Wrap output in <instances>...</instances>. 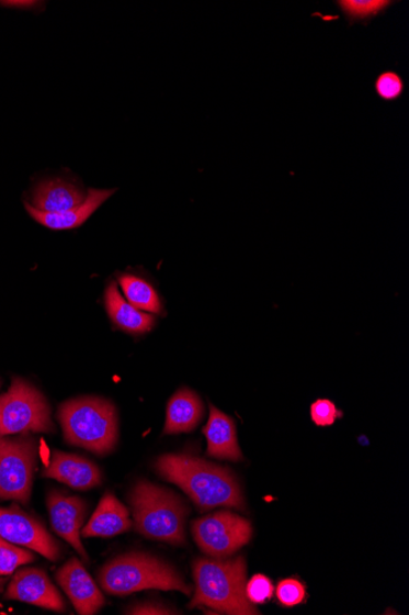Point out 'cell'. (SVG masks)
<instances>
[{
    "label": "cell",
    "instance_id": "1",
    "mask_svg": "<svg viewBox=\"0 0 409 615\" xmlns=\"http://www.w3.org/2000/svg\"><path fill=\"white\" fill-rule=\"evenodd\" d=\"M157 472L177 484L201 510L225 506L245 510L242 489L225 467L192 455H164L156 462Z\"/></svg>",
    "mask_w": 409,
    "mask_h": 615
},
{
    "label": "cell",
    "instance_id": "2",
    "mask_svg": "<svg viewBox=\"0 0 409 615\" xmlns=\"http://www.w3.org/2000/svg\"><path fill=\"white\" fill-rule=\"evenodd\" d=\"M193 577L196 591L189 607H207L234 615L259 614L247 597V564L243 557L232 560L196 559Z\"/></svg>",
    "mask_w": 409,
    "mask_h": 615
},
{
    "label": "cell",
    "instance_id": "3",
    "mask_svg": "<svg viewBox=\"0 0 409 615\" xmlns=\"http://www.w3.org/2000/svg\"><path fill=\"white\" fill-rule=\"evenodd\" d=\"M135 530L144 537L185 545V518L189 508L171 490L140 481L129 495Z\"/></svg>",
    "mask_w": 409,
    "mask_h": 615
},
{
    "label": "cell",
    "instance_id": "4",
    "mask_svg": "<svg viewBox=\"0 0 409 615\" xmlns=\"http://www.w3.org/2000/svg\"><path fill=\"white\" fill-rule=\"evenodd\" d=\"M57 418L65 439L99 456L109 455L118 441V416L103 399L71 400L59 406Z\"/></svg>",
    "mask_w": 409,
    "mask_h": 615
},
{
    "label": "cell",
    "instance_id": "5",
    "mask_svg": "<svg viewBox=\"0 0 409 615\" xmlns=\"http://www.w3.org/2000/svg\"><path fill=\"white\" fill-rule=\"evenodd\" d=\"M100 585L113 596L143 590L180 591L191 594L183 578L166 561L144 552H130L107 562L99 573Z\"/></svg>",
    "mask_w": 409,
    "mask_h": 615
},
{
    "label": "cell",
    "instance_id": "6",
    "mask_svg": "<svg viewBox=\"0 0 409 615\" xmlns=\"http://www.w3.org/2000/svg\"><path fill=\"white\" fill-rule=\"evenodd\" d=\"M54 432L45 395L33 384L14 379L12 388L0 395V435Z\"/></svg>",
    "mask_w": 409,
    "mask_h": 615
},
{
    "label": "cell",
    "instance_id": "7",
    "mask_svg": "<svg viewBox=\"0 0 409 615\" xmlns=\"http://www.w3.org/2000/svg\"><path fill=\"white\" fill-rule=\"evenodd\" d=\"M37 444L33 437L0 435V499L27 504L33 490Z\"/></svg>",
    "mask_w": 409,
    "mask_h": 615
},
{
    "label": "cell",
    "instance_id": "8",
    "mask_svg": "<svg viewBox=\"0 0 409 615\" xmlns=\"http://www.w3.org/2000/svg\"><path fill=\"white\" fill-rule=\"evenodd\" d=\"M193 537L198 548L213 558H226L245 547L253 535L248 519L228 511L195 519Z\"/></svg>",
    "mask_w": 409,
    "mask_h": 615
},
{
    "label": "cell",
    "instance_id": "9",
    "mask_svg": "<svg viewBox=\"0 0 409 615\" xmlns=\"http://www.w3.org/2000/svg\"><path fill=\"white\" fill-rule=\"evenodd\" d=\"M0 537L10 544L33 549L52 561L61 557L60 547L46 527L16 506L0 508Z\"/></svg>",
    "mask_w": 409,
    "mask_h": 615
},
{
    "label": "cell",
    "instance_id": "10",
    "mask_svg": "<svg viewBox=\"0 0 409 615\" xmlns=\"http://www.w3.org/2000/svg\"><path fill=\"white\" fill-rule=\"evenodd\" d=\"M4 597L34 604V606L49 611L66 612L65 600L46 572L39 569L27 568L18 571L10 581Z\"/></svg>",
    "mask_w": 409,
    "mask_h": 615
},
{
    "label": "cell",
    "instance_id": "11",
    "mask_svg": "<svg viewBox=\"0 0 409 615\" xmlns=\"http://www.w3.org/2000/svg\"><path fill=\"white\" fill-rule=\"evenodd\" d=\"M47 507L56 534L67 540L83 561L88 562V552L81 544V528L87 515L86 503L78 496H68L54 490L47 496Z\"/></svg>",
    "mask_w": 409,
    "mask_h": 615
},
{
    "label": "cell",
    "instance_id": "12",
    "mask_svg": "<svg viewBox=\"0 0 409 615\" xmlns=\"http://www.w3.org/2000/svg\"><path fill=\"white\" fill-rule=\"evenodd\" d=\"M59 586L81 615L96 614L106 601H104L96 582L77 558H71L56 573Z\"/></svg>",
    "mask_w": 409,
    "mask_h": 615
},
{
    "label": "cell",
    "instance_id": "13",
    "mask_svg": "<svg viewBox=\"0 0 409 615\" xmlns=\"http://www.w3.org/2000/svg\"><path fill=\"white\" fill-rule=\"evenodd\" d=\"M44 476L78 490H90L102 483L100 468L86 457L55 451Z\"/></svg>",
    "mask_w": 409,
    "mask_h": 615
},
{
    "label": "cell",
    "instance_id": "14",
    "mask_svg": "<svg viewBox=\"0 0 409 615\" xmlns=\"http://www.w3.org/2000/svg\"><path fill=\"white\" fill-rule=\"evenodd\" d=\"M207 440V456L218 460L242 461L237 426L229 415L218 411L215 405L209 404L208 422L203 431Z\"/></svg>",
    "mask_w": 409,
    "mask_h": 615
},
{
    "label": "cell",
    "instance_id": "15",
    "mask_svg": "<svg viewBox=\"0 0 409 615\" xmlns=\"http://www.w3.org/2000/svg\"><path fill=\"white\" fill-rule=\"evenodd\" d=\"M133 526L130 514L117 497L106 493L94 510L89 524L82 528L81 536L86 538H111L128 532Z\"/></svg>",
    "mask_w": 409,
    "mask_h": 615
},
{
    "label": "cell",
    "instance_id": "16",
    "mask_svg": "<svg viewBox=\"0 0 409 615\" xmlns=\"http://www.w3.org/2000/svg\"><path fill=\"white\" fill-rule=\"evenodd\" d=\"M114 192L115 190L91 189L88 192L86 201L65 213L52 214L39 212L27 202H25V208L27 213L33 216L38 224L50 228V231H71V228H77L86 223Z\"/></svg>",
    "mask_w": 409,
    "mask_h": 615
},
{
    "label": "cell",
    "instance_id": "17",
    "mask_svg": "<svg viewBox=\"0 0 409 615\" xmlns=\"http://www.w3.org/2000/svg\"><path fill=\"white\" fill-rule=\"evenodd\" d=\"M88 193L75 182L48 180L37 185L33 193V205L44 213H65L87 200Z\"/></svg>",
    "mask_w": 409,
    "mask_h": 615
},
{
    "label": "cell",
    "instance_id": "18",
    "mask_svg": "<svg viewBox=\"0 0 409 615\" xmlns=\"http://www.w3.org/2000/svg\"><path fill=\"white\" fill-rule=\"evenodd\" d=\"M204 415V404L198 395L189 389L177 391L167 404L163 434L191 433Z\"/></svg>",
    "mask_w": 409,
    "mask_h": 615
},
{
    "label": "cell",
    "instance_id": "19",
    "mask_svg": "<svg viewBox=\"0 0 409 615\" xmlns=\"http://www.w3.org/2000/svg\"><path fill=\"white\" fill-rule=\"evenodd\" d=\"M104 301H106L107 314L114 325L124 332L130 333V335H145L156 325V317L150 315L149 312H144L129 304L121 295L118 287L114 281L107 287Z\"/></svg>",
    "mask_w": 409,
    "mask_h": 615
},
{
    "label": "cell",
    "instance_id": "20",
    "mask_svg": "<svg viewBox=\"0 0 409 615\" xmlns=\"http://www.w3.org/2000/svg\"><path fill=\"white\" fill-rule=\"evenodd\" d=\"M118 281L125 298L134 308L149 314H163L161 298L148 279L125 273L120 276Z\"/></svg>",
    "mask_w": 409,
    "mask_h": 615
},
{
    "label": "cell",
    "instance_id": "21",
    "mask_svg": "<svg viewBox=\"0 0 409 615\" xmlns=\"http://www.w3.org/2000/svg\"><path fill=\"white\" fill-rule=\"evenodd\" d=\"M35 556L30 550L14 546L0 537V575H10L21 566L33 562Z\"/></svg>",
    "mask_w": 409,
    "mask_h": 615
},
{
    "label": "cell",
    "instance_id": "22",
    "mask_svg": "<svg viewBox=\"0 0 409 615\" xmlns=\"http://www.w3.org/2000/svg\"><path fill=\"white\" fill-rule=\"evenodd\" d=\"M391 2H338L341 12L349 18L350 23L365 22L368 23L373 18L385 12L386 8H389Z\"/></svg>",
    "mask_w": 409,
    "mask_h": 615
},
{
    "label": "cell",
    "instance_id": "23",
    "mask_svg": "<svg viewBox=\"0 0 409 615\" xmlns=\"http://www.w3.org/2000/svg\"><path fill=\"white\" fill-rule=\"evenodd\" d=\"M375 93L385 102H394L400 99L405 92V81L398 72L385 70L375 79Z\"/></svg>",
    "mask_w": 409,
    "mask_h": 615
},
{
    "label": "cell",
    "instance_id": "24",
    "mask_svg": "<svg viewBox=\"0 0 409 615\" xmlns=\"http://www.w3.org/2000/svg\"><path fill=\"white\" fill-rule=\"evenodd\" d=\"M306 586L295 579L282 580L276 589V596L283 607H295L306 600Z\"/></svg>",
    "mask_w": 409,
    "mask_h": 615
},
{
    "label": "cell",
    "instance_id": "25",
    "mask_svg": "<svg viewBox=\"0 0 409 615\" xmlns=\"http://www.w3.org/2000/svg\"><path fill=\"white\" fill-rule=\"evenodd\" d=\"M247 597L253 604L265 603L274 596V585L265 575H258L250 579L246 586Z\"/></svg>",
    "mask_w": 409,
    "mask_h": 615
},
{
    "label": "cell",
    "instance_id": "26",
    "mask_svg": "<svg viewBox=\"0 0 409 615\" xmlns=\"http://www.w3.org/2000/svg\"><path fill=\"white\" fill-rule=\"evenodd\" d=\"M311 421L318 426H331L342 418L343 413L329 400H318L311 404Z\"/></svg>",
    "mask_w": 409,
    "mask_h": 615
},
{
    "label": "cell",
    "instance_id": "27",
    "mask_svg": "<svg viewBox=\"0 0 409 615\" xmlns=\"http://www.w3.org/2000/svg\"><path fill=\"white\" fill-rule=\"evenodd\" d=\"M125 614H175L172 610L152 602L136 604V606L125 611Z\"/></svg>",
    "mask_w": 409,
    "mask_h": 615
},
{
    "label": "cell",
    "instance_id": "28",
    "mask_svg": "<svg viewBox=\"0 0 409 615\" xmlns=\"http://www.w3.org/2000/svg\"><path fill=\"white\" fill-rule=\"evenodd\" d=\"M4 582L5 581L3 579H0V586H2Z\"/></svg>",
    "mask_w": 409,
    "mask_h": 615
}]
</instances>
